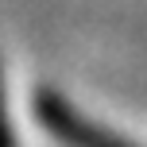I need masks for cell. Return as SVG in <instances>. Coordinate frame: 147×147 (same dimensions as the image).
Wrapping results in <instances>:
<instances>
[{
  "label": "cell",
  "mask_w": 147,
  "mask_h": 147,
  "mask_svg": "<svg viewBox=\"0 0 147 147\" xmlns=\"http://www.w3.org/2000/svg\"><path fill=\"white\" fill-rule=\"evenodd\" d=\"M35 109H39V120L70 147H128V143H120L116 136H109L105 128L89 124L81 112H74V105H66L58 93H51V89H43V93L35 97Z\"/></svg>",
  "instance_id": "obj_1"
},
{
  "label": "cell",
  "mask_w": 147,
  "mask_h": 147,
  "mask_svg": "<svg viewBox=\"0 0 147 147\" xmlns=\"http://www.w3.org/2000/svg\"><path fill=\"white\" fill-rule=\"evenodd\" d=\"M0 147H16V140H12V128H8V112H4V101H0Z\"/></svg>",
  "instance_id": "obj_2"
}]
</instances>
